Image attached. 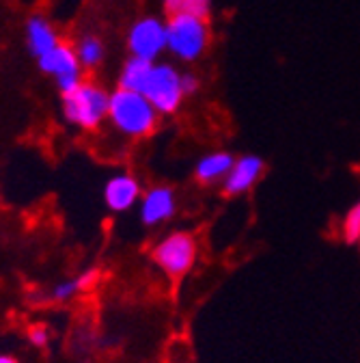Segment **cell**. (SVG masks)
<instances>
[{
  "label": "cell",
  "mask_w": 360,
  "mask_h": 363,
  "mask_svg": "<svg viewBox=\"0 0 360 363\" xmlns=\"http://www.w3.org/2000/svg\"><path fill=\"white\" fill-rule=\"evenodd\" d=\"M108 117L117 130L132 139H145L158 128V111L149 104V100L137 91L121 86L110 96Z\"/></svg>",
  "instance_id": "1"
},
{
  "label": "cell",
  "mask_w": 360,
  "mask_h": 363,
  "mask_svg": "<svg viewBox=\"0 0 360 363\" xmlns=\"http://www.w3.org/2000/svg\"><path fill=\"white\" fill-rule=\"evenodd\" d=\"M110 96L95 82H80L74 91L63 96V115L71 125L95 130L108 115Z\"/></svg>",
  "instance_id": "2"
},
{
  "label": "cell",
  "mask_w": 360,
  "mask_h": 363,
  "mask_svg": "<svg viewBox=\"0 0 360 363\" xmlns=\"http://www.w3.org/2000/svg\"><path fill=\"white\" fill-rule=\"evenodd\" d=\"M209 45V26L205 18L173 16L166 22V48L186 63L203 57Z\"/></svg>",
  "instance_id": "3"
},
{
  "label": "cell",
  "mask_w": 360,
  "mask_h": 363,
  "mask_svg": "<svg viewBox=\"0 0 360 363\" xmlns=\"http://www.w3.org/2000/svg\"><path fill=\"white\" fill-rule=\"evenodd\" d=\"M199 255V245L190 232H173L151 249V262L173 281L184 279L192 270Z\"/></svg>",
  "instance_id": "4"
},
{
  "label": "cell",
  "mask_w": 360,
  "mask_h": 363,
  "mask_svg": "<svg viewBox=\"0 0 360 363\" xmlns=\"http://www.w3.org/2000/svg\"><path fill=\"white\" fill-rule=\"evenodd\" d=\"M141 96L149 100V104L162 113L173 115L184 102V89H182V74L170 65H151L145 84L141 89Z\"/></svg>",
  "instance_id": "5"
},
{
  "label": "cell",
  "mask_w": 360,
  "mask_h": 363,
  "mask_svg": "<svg viewBox=\"0 0 360 363\" xmlns=\"http://www.w3.org/2000/svg\"><path fill=\"white\" fill-rule=\"evenodd\" d=\"M39 67L46 74H54L57 82L61 86V94H69L74 91L82 78H80V61L76 50L71 48L69 43L59 41L57 48H52L50 52H46L43 57H39Z\"/></svg>",
  "instance_id": "6"
},
{
  "label": "cell",
  "mask_w": 360,
  "mask_h": 363,
  "mask_svg": "<svg viewBox=\"0 0 360 363\" xmlns=\"http://www.w3.org/2000/svg\"><path fill=\"white\" fill-rule=\"evenodd\" d=\"M127 45L132 57L153 63L156 57L166 48V24L156 18L139 20L127 35Z\"/></svg>",
  "instance_id": "7"
},
{
  "label": "cell",
  "mask_w": 360,
  "mask_h": 363,
  "mask_svg": "<svg viewBox=\"0 0 360 363\" xmlns=\"http://www.w3.org/2000/svg\"><path fill=\"white\" fill-rule=\"evenodd\" d=\"M263 175V160L255 154L236 158L231 171L222 179V193L227 197H240L248 193Z\"/></svg>",
  "instance_id": "8"
},
{
  "label": "cell",
  "mask_w": 360,
  "mask_h": 363,
  "mask_svg": "<svg viewBox=\"0 0 360 363\" xmlns=\"http://www.w3.org/2000/svg\"><path fill=\"white\" fill-rule=\"evenodd\" d=\"M177 212V199L175 191L168 186H153L145 193L141 203V220L147 227L166 223Z\"/></svg>",
  "instance_id": "9"
},
{
  "label": "cell",
  "mask_w": 360,
  "mask_h": 363,
  "mask_svg": "<svg viewBox=\"0 0 360 363\" xmlns=\"http://www.w3.org/2000/svg\"><path fill=\"white\" fill-rule=\"evenodd\" d=\"M139 197H141L139 179L127 173L108 179L104 186V201L112 212H127L134 203H137Z\"/></svg>",
  "instance_id": "10"
},
{
  "label": "cell",
  "mask_w": 360,
  "mask_h": 363,
  "mask_svg": "<svg viewBox=\"0 0 360 363\" xmlns=\"http://www.w3.org/2000/svg\"><path fill=\"white\" fill-rule=\"evenodd\" d=\"M236 158L229 152H211L207 156H203L197 167H194V177L199 184L207 186V184H216V182H222L227 177V173L231 171Z\"/></svg>",
  "instance_id": "11"
},
{
  "label": "cell",
  "mask_w": 360,
  "mask_h": 363,
  "mask_svg": "<svg viewBox=\"0 0 360 363\" xmlns=\"http://www.w3.org/2000/svg\"><path fill=\"white\" fill-rule=\"evenodd\" d=\"M26 39H28V48L30 52L39 59L46 52H50L52 48H57L59 43V35L57 30L43 20L41 16H33L26 24Z\"/></svg>",
  "instance_id": "12"
},
{
  "label": "cell",
  "mask_w": 360,
  "mask_h": 363,
  "mask_svg": "<svg viewBox=\"0 0 360 363\" xmlns=\"http://www.w3.org/2000/svg\"><path fill=\"white\" fill-rule=\"evenodd\" d=\"M98 277H100V270L88 268V270L82 272V275H78V277H74V279H67V281L57 284V286L50 290L48 298L54 301V303H67V301H71L76 294H80L82 290H88V288H91V286L98 281Z\"/></svg>",
  "instance_id": "13"
},
{
  "label": "cell",
  "mask_w": 360,
  "mask_h": 363,
  "mask_svg": "<svg viewBox=\"0 0 360 363\" xmlns=\"http://www.w3.org/2000/svg\"><path fill=\"white\" fill-rule=\"evenodd\" d=\"M151 65H153L151 61H145V59H139V57L127 59L125 65H123V72L119 76V86L141 94V89L145 84V78H147Z\"/></svg>",
  "instance_id": "14"
},
{
  "label": "cell",
  "mask_w": 360,
  "mask_h": 363,
  "mask_svg": "<svg viewBox=\"0 0 360 363\" xmlns=\"http://www.w3.org/2000/svg\"><path fill=\"white\" fill-rule=\"evenodd\" d=\"M78 61L86 69H95L104 59V43L98 35H84L78 43Z\"/></svg>",
  "instance_id": "15"
},
{
  "label": "cell",
  "mask_w": 360,
  "mask_h": 363,
  "mask_svg": "<svg viewBox=\"0 0 360 363\" xmlns=\"http://www.w3.org/2000/svg\"><path fill=\"white\" fill-rule=\"evenodd\" d=\"M211 11V0H164V13L173 16H197L207 18Z\"/></svg>",
  "instance_id": "16"
},
{
  "label": "cell",
  "mask_w": 360,
  "mask_h": 363,
  "mask_svg": "<svg viewBox=\"0 0 360 363\" xmlns=\"http://www.w3.org/2000/svg\"><path fill=\"white\" fill-rule=\"evenodd\" d=\"M341 234L345 238V242H358L360 240V201H356L349 212L345 214L343 223H341Z\"/></svg>",
  "instance_id": "17"
},
{
  "label": "cell",
  "mask_w": 360,
  "mask_h": 363,
  "mask_svg": "<svg viewBox=\"0 0 360 363\" xmlns=\"http://www.w3.org/2000/svg\"><path fill=\"white\" fill-rule=\"evenodd\" d=\"M28 342L37 348H46L48 342H50V331L48 327H43V325H33L28 329Z\"/></svg>",
  "instance_id": "18"
},
{
  "label": "cell",
  "mask_w": 360,
  "mask_h": 363,
  "mask_svg": "<svg viewBox=\"0 0 360 363\" xmlns=\"http://www.w3.org/2000/svg\"><path fill=\"white\" fill-rule=\"evenodd\" d=\"M201 86L199 78L194 74H182V89H184V96H192L197 94Z\"/></svg>",
  "instance_id": "19"
},
{
  "label": "cell",
  "mask_w": 360,
  "mask_h": 363,
  "mask_svg": "<svg viewBox=\"0 0 360 363\" xmlns=\"http://www.w3.org/2000/svg\"><path fill=\"white\" fill-rule=\"evenodd\" d=\"M0 363H20L18 359L9 357V354H0Z\"/></svg>",
  "instance_id": "20"
},
{
  "label": "cell",
  "mask_w": 360,
  "mask_h": 363,
  "mask_svg": "<svg viewBox=\"0 0 360 363\" xmlns=\"http://www.w3.org/2000/svg\"><path fill=\"white\" fill-rule=\"evenodd\" d=\"M358 242H360V240H358Z\"/></svg>",
  "instance_id": "21"
}]
</instances>
